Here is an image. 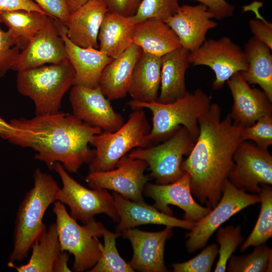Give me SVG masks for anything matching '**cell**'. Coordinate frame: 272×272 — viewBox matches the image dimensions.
I'll return each instance as SVG.
<instances>
[{
	"label": "cell",
	"instance_id": "6da1fadb",
	"mask_svg": "<svg viewBox=\"0 0 272 272\" xmlns=\"http://www.w3.org/2000/svg\"><path fill=\"white\" fill-rule=\"evenodd\" d=\"M221 108L211 103L207 112L198 119L199 133L181 169L190 177L191 193L212 210L219 201L224 183L234 162L233 155L243 141L244 127L228 114L221 118Z\"/></svg>",
	"mask_w": 272,
	"mask_h": 272
},
{
	"label": "cell",
	"instance_id": "7a4b0ae2",
	"mask_svg": "<svg viewBox=\"0 0 272 272\" xmlns=\"http://www.w3.org/2000/svg\"><path fill=\"white\" fill-rule=\"evenodd\" d=\"M10 123L16 130V135L9 140L11 143L35 150L34 158L45 163L50 170L58 162L71 173L92 161L95 151L89 144L103 131L61 111L31 119H13Z\"/></svg>",
	"mask_w": 272,
	"mask_h": 272
},
{
	"label": "cell",
	"instance_id": "3957f363",
	"mask_svg": "<svg viewBox=\"0 0 272 272\" xmlns=\"http://www.w3.org/2000/svg\"><path fill=\"white\" fill-rule=\"evenodd\" d=\"M33 179L34 186L26 193L17 212L10 261H21L28 257L33 243L46 228L44 215L56 200L60 189L53 176L40 168L35 170Z\"/></svg>",
	"mask_w": 272,
	"mask_h": 272
},
{
	"label": "cell",
	"instance_id": "277c9868",
	"mask_svg": "<svg viewBox=\"0 0 272 272\" xmlns=\"http://www.w3.org/2000/svg\"><path fill=\"white\" fill-rule=\"evenodd\" d=\"M128 104L132 110L147 108L151 111L153 125L147 138L154 145L167 139L181 126L196 140L199 133L198 119L209 110L211 98L201 90L196 89L169 103L131 100Z\"/></svg>",
	"mask_w": 272,
	"mask_h": 272
},
{
	"label": "cell",
	"instance_id": "5b68a950",
	"mask_svg": "<svg viewBox=\"0 0 272 272\" xmlns=\"http://www.w3.org/2000/svg\"><path fill=\"white\" fill-rule=\"evenodd\" d=\"M75 73L69 60L18 72L17 88L34 102L35 116L59 111L64 94L74 85Z\"/></svg>",
	"mask_w": 272,
	"mask_h": 272
},
{
	"label": "cell",
	"instance_id": "8992f818",
	"mask_svg": "<svg viewBox=\"0 0 272 272\" xmlns=\"http://www.w3.org/2000/svg\"><path fill=\"white\" fill-rule=\"evenodd\" d=\"M151 129L143 109H137L116 131H102L95 135L90 143L95 148L94 158L89 164L90 172L113 169L119 159L131 150L152 146L147 138Z\"/></svg>",
	"mask_w": 272,
	"mask_h": 272
},
{
	"label": "cell",
	"instance_id": "52a82bcc",
	"mask_svg": "<svg viewBox=\"0 0 272 272\" xmlns=\"http://www.w3.org/2000/svg\"><path fill=\"white\" fill-rule=\"evenodd\" d=\"M53 212L61 251L74 256L72 270L82 272L93 267L102 254L103 245L98 238L102 236L105 229L103 224L95 220L79 224L68 213L64 204L58 200L53 203Z\"/></svg>",
	"mask_w": 272,
	"mask_h": 272
},
{
	"label": "cell",
	"instance_id": "ba28073f",
	"mask_svg": "<svg viewBox=\"0 0 272 272\" xmlns=\"http://www.w3.org/2000/svg\"><path fill=\"white\" fill-rule=\"evenodd\" d=\"M196 140L184 126L160 144L131 150L127 155L147 162L150 171L148 176L156 184H166L179 179L184 172L181 168L183 156H188Z\"/></svg>",
	"mask_w": 272,
	"mask_h": 272
},
{
	"label": "cell",
	"instance_id": "9c48e42d",
	"mask_svg": "<svg viewBox=\"0 0 272 272\" xmlns=\"http://www.w3.org/2000/svg\"><path fill=\"white\" fill-rule=\"evenodd\" d=\"M53 170L59 176L62 184L56 199L68 206L73 219L86 224L95 220V215L105 214L113 221L119 222L113 196L107 190L84 187L73 178L59 162L54 164Z\"/></svg>",
	"mask_w": 272,
	"mask_h": 272
},
{
	"label": "cell",
	"instance_id": "30bf717a",
	"mask_svg": "<svg viewBox=\"0 0 272 272\" xmlns=\"http://www.w3.org/2000/svg\"><path fill=\"white\" fill-rule=\"evenodd\" d=\"M260 201L258 194L247 193L236 188L227 179L217 205L195 222L193 228L187 234L188 239L185 244L187 251L191 253L204 247L214 232L222 224L240 211Z\"/></svg>",
	"mask_w": 272,
	"mask_h": 272
},
{
	"label": "cell",
	"instance_id": "8fae6325",
	"mask_svg": "<svg viewBox=\"0 0 272 272\" xmlns=\"http://www.w3.org/2000/svg\"><path fill=\"white\" fill-rule=\"evenodd\" d=\"M189 61L193 65H204L212 69L216 76L212 84L215 90L221 89L235 74L248 68L244 51L227 37L205 40L200 47L190 52Z\"/></svg>",
	"mask_w": 272,
	"mask_h": 272
},
{
	"label": "cell",
	"instance_id": "7c38bea8",
	"mask_svg": "<svg viewBox=\"0 0 272 272\" xmlns=\"http://www.w3.org/2000/svg\"><path fill=\"white\" fill-rule=\"evenodd\" d=\"M148 168L146 161L131 158L126 154L113 169L89 172L85 180L91 188L113 190L129 200L145 202L143 191L150 178L144 172Z\"/></svg>",
	"mask_w": 272,
	"mask_h": 272
},
{
	"label": "cell",
	"instance_id": "4fadbf2b",
	"mask_svg": "<svg viewBox=\"0 0 272 272\" xmlns=\"http://www.w3.org/2000/svg\"><path fill=\"white\" fill-rule=\"evenodd\" d=\"M228 180L236 188L257 194L260 186L272 185V156L267 150L244 141L236 149Z\"/></svg>",
	"mask_w": 272,
	"mask_h": 272
},
{
	"label": "cell",
	"instance_id": "5bb4252c",
	"mask_svg": "<svg viewBox=\"0 0 272 272\" xmlns=\"http://www.w3.org/2000/svg\"><path fill=\"white\" fill-rule=\"evenodd\" d=\"M69 99L73 114L87 124L113 132L124 123L123 116L113 109L100 86L90 88L73 85Z\"/></svg>",
	"mask_w": 272,
	"mask_h": 272
},
{
	"label": "cell",
	"instance_id": "9a60e30c",
	"mask_svg": "<svg viewBox=\"0 0 272 272\" xmlns=\"http://www.w3.org/2000/svg\"><path fill=\"white\" fill-rule=\"evenodd\" d=\"M67 60L65 44L57 30L55 19L46 16L42 27L20 52L11 70L19 72L47 63H61Z\"/></svg>",
	"mask_w": 272,
	"mask_h": 272
},
{
	"label": "cell",
	"instance_id": "2e32d148",
	"mask_svg": "<svg viewBox=\"0 0 272 272\" xmlns=\"http://www.w3.org/2000/svg\"><path fill=\"white\" fill-rule=\"evenodd\" d=\"M143 193L153 199V206L164 214L172 216L170 205L179 207L184 212L183 219L188 221L195 223L211 211L194 199L190 189V177L186 172L172 183L158 184L147 182Z\"/></svg>",
	"mask_w": 272,
	"mask_h": 272
},
{
	"label": "cell",
	"instance_id": "e0dca14e",
	"mask_svg": "<svg viewBox=\"0 0 272 272\" xmlns=\"http://www.w3.org/2000/svg\"><path fill=\"white\" fill-rule=\"evenodd\" d=\"M172 229L173 227L166 226L162 231L150 232L133 228L120 232L132 245L133 256L128 263L134 271H168L164 262V248L166 241L173 234Z\"/></svg>",
	"mask_w": 272,
	"mask_h": 272
},
{
	"label": "cell",
	"instance_id": "ac0fdd59",
	"mask_svg": "<svg viewBox=\"0 0 272 272\" xmlns=\"http://www.w3.org/2000/svg\"><path fill=\"white\" fill-rule=\"evenodd\" d=\"M226 83L233 100L229 114L234 122L245 127L263 116H272V102L263 91L251 88L241 72L235 74Z\"/></svg>",
	"mask_w": 272,
	"mask_h": 272
},
{
	"label": "cell",
	"instance_id": "d6986e66",
	"mask_svg": "<svg viewBox=\"0 0 272 272\" xmlns=\"http://www.w3.org/2000/svg\"><path fill=\"white\" fill-rule=\"evenodd\" d=\"M213 14L204 5H184L165 22L177 36L181 47L192 52L206 40L208 31L217 25Z\"/></svg>",
	"mask_w": 272,
	"mask_h": 272
},
{
	"label": "cell",
	"instance_id": "ffe728a7",
	"mask_svg": "<svg viewBox=\"0 0 272 272\" xmlns=\"http://www.w3.org/2000/svg\"><path fill=\"white\" fill-rule=\"evenodd\" d=\"M55 21L64 41L68 60L75 71L74 85L90 88L99 87L104 67L113 58L98 49L83 48L74 44L66 36L65 25L56 19Z\"/></svg>",
	"mask_w": 272,
	"mask_h": 272
},
{
	"label": "cell",
	"instance_id": "44dd1931",
	"mask_svg": "<svg viewBox=\"0 0 272 272\" xmlns=\"http://www.w3.org/2000/svg\"><path fill=\"white\" fill-rule=\"evenodd\" d=\"M119 217L115 227L116 232L142 225L157 224L172 227H179L191 230L195 222L181 220L164 214L153 206L145 202H137L125 198L113 192L112 194Z\"/></svg>",
	"mask_w": 272,
	"mask_h": 272
},
{
	"label": "cell",
	"instance_id": "7402d4cb",
	"mask_svg": "<svg viewBox=\"0 0 272 272\" xmlns=\"http://www.w3.org/2000/svg\"><path fill=\"white\" fill-rule=\"evenodd\" d=\"M108 12L103 0H92L71 13L65 23L70 40L83 48L99 49L98 36Z\"/></svg>",
	"mask_w": 272,
	"mask_h": 272
},
{
	"label": "cell",
	"instance_id": "603a6c76",
	"mask_svg": "<svg viewBox=\"0 0 272 272\" xmlns=\"http://www.w3.org/2000/svg\"><path fill=\"white\" fill-rule=\"evenodd\" d=\"M142 52L141 47L132 43L122 54L113 58L104 67L99 86L109 101L122 99L126 96L134 67Z\"/></svg>",
	"mask_w": 272,
	"mask_h": 272
},
{
	"label": "cell",
	"instance_id": "cb8c5ba5",
	"mask_svg": "<svg viewBox=\"0 0 272 272\" xmlns=\"http://www.w3.org/2000/svg\"><path fill=\"white\" fill-rule=\"evenodd\" d=\"M189 53V50L181 47L161 57L160 93L158 102L171 103L188 92L185 73L190 63Z\"/></svg>",
	"mask_w": 272,
	"mask_h": 272
},
{
	"label": "cell",
	"instance_id": "d4e9b609",
	"mask_svg": "<svg viewBox=\"0 0 272 272\" xmlns=\"http://www.w3.org/2000/svg\"><path fill=\"white\" fill-rule=\"evenodd\" d=\"M161 65V57L142 51L134 67L128 92L132 100L158 101Z\"/></svg>",
	"mask_w": 272,
	"mask_h": 272
},
{
	"label": "cell",
	"instance_id": "484cf974",
	"mask_svg": "<svg viewBox=\"0 0 272 272\" xmlns=\"http://www.w3.org/2000/svg\"><path fill=\"white\" fill-rule=\"evenodd\" d=\"M133 42L143 51L160 57L181 47L174 31L165 22L156 18L135 24Z\"/></svg>",
	"mask_w": 272,
	"mask_h": 272
},
{
	"label": "cell",
	"instance_id": "4316f807",
	"mask_svg": "<svg viewBox=\"0 0 272 272\" xmlns=\"http://www.w3.org/2000/svg\"><path fill=\"white\" fill-rule=\"evenodd\" d=\"M134 26L128 17L108 12L98 33L99 49L112 58L117 57L133 43Z\"/></svg>",
	"mask_w": 272,
	"mask_h": 272
},
{
	"label": "cell",
	"instance_id": "83f0119b",
	"mask_svg": "<svg viewBox=\"0 0 272 272\" xmlns=\"http://www.w3.org/2000/svg\"><path fill=\"white\" fill-rule=\"evenodd\" d=\"M268 46L255 39H249L245 44L244 52L247 70L241 72L249 84H257L272 102V55Z\"/></svg>",
	"mask_w": 272,
	"mask_h": 272
},
{
	"label": "cell",
	"instance_id": "f1b7e54d",
	"mask_svg": "<svg viewBox=\"0 0 272 272\" xmlns=\"http://www.w3.org/2000/svg\"><path fill=\"white\" fill-rule=\"evenodd\" d=\"M28 262L19 266L9 261L8 266L18 272H53L54 261L61 251L56 223L49 225L37 237Z\"/></svg>",
	"mask_w": 272,
	"mask_h": 272
},
{
	"label": "cell",
	"instance_id": "f546056e",
	"mask_svg": "<svg viewBox=\"0 0 272 272\" xmlns=\"http://www.w3.org/2000/svg\"><path fill=\"white\" fill-rule=\"evenodd\" d=\"M46 15L34 11L18 10L0 12V22L16 38V46L24 49L43 26Z\"/></svg>",
	"mask_w": 272,
	"mask_h": 272
},
{
	"label": "cell",
	"instance_id": "4dcf8cb0",
	"mask_svg": "<svg viewBox=\"0 0 272 272\" xmlns=\"http://www.w3.org/2000/svg\"><path fill=\"white\" fill-rule=\"evenodd\" d=\"M258 194L261 202L259 215L252 232L241 246V252L244 251L250 246L265 243L272 237L271 185H261Z\"/></svg>",
	"mask_w": 272,
	"mask_h": 272
},
{
	"label": "cell",
	"instance_id": "1f68e13d",
	"mask_svg": "<svg viewBox=\"0 0 272 272\" xmlns=\"http://www.w3.org/2000/svg\"><path fill=\"white\" fill-rule=\"evenodd\" d=\"M250 253L231 256L226 270L228 272H271L272 249L265 243L255 246Z\"/></svg>",
	"mask_w": 272,
	"mask_h": 272
},
{
	"label": "cell",
	"instance_id": "d6a6232c",
	"mask_svg": "<svg viewBox=\"0 0 272 272\" xmlns=\"http://www.w3.org/2000/svg\"><path fill=\"white\" fill-rule=\"evenodd\" d=\"M121 234L105 229L102 236L104 245L102 254L96 264L88 272H133L131 267L119 254L116 239Z\"/></svg>",
	"mask_w": 272,
	"mask_h": 272
},
{
	"label": "cell",
	"instance_id": "836d02e7",
	"mask_svg": "<svg viewBox=\"0 0 272 272\" xmlns=\"http://www.w3.org/2000/svg\"><path fill=\"white\" fill-rule=\"evenodd\" d=\"M179 7L178 0H142L136 13L129 19L134 24L150 18L164 22L174 15Z\"/></svg>",
	"mask_w": 272,
	"mask_h": 272
},
{
	"label": "cell",
	"instance_id": "e575fe53",
	"mask_svg": "<svg viewBox=\"0 0 272 272\" xmlns=\"http://www.w3.org/2000/svg\"><path fill=\"white\" fill-rule=\"evenodd\" d=\"M240 226H228L220 228L217 233V241L220 244L219 257L215 268V272L226 270L227 262L237 247L243 242Z\"/></svg>",
	"mask_w": 272,
	"mask_h": 272
},
{
	"label": "cell",
	"instance_id": "d590c367",
	"mask_svg": "<svg viewBox=\"0 0 272 272\" xmlns=\"http://www.w3.org/2000/svg\"><path fill=\"white\" fill-rule=\"evenodd\" d=\"M219 252L218 246L213 243L192 259L172 264L174 272H210Z\"/></svg>",
	"mask_w": 272,
	"mask_h": 272
},
{
	"label": "cell",
	"instance_id": "8d00e7d4",
	"mask_svg": "<svg viewBox=\"0 0 272 272\" xmlns=\"http://www.w3.org/2000/svg\"><path fill=\"white\" fill-rule=\"evenodd\" d=\"M241 139L251 140L259 147L267 149L272 145V116H263L252 125L243 127Z\"/></svg>",
	"mask_w": 272,
	"mask_h": 272
},
{
	"label": "cell",
	"instance_id": "74e56055",
	"mask_svg": "<svg viewBox=\"0 0 272 272\" xmlns=\"http://www.w3.org/2000/svg\"><path fill=\"white\" fill-rule=\"evenodd\" d=\"M16 43L17 39L12 33L0 26V78L11 70L20 53Z\"/></svg>",
	"mask_w": 272,
	"mask_h": 272
},
{
	"label": "cell",
	"instance_id": "f35d334b",
	"mask_svg": "<svg viewBox=\"0 0 272 272\" xmlns=\"http://www.w3.org/2000/svg\"><path fill=\"white\" fill-rule=\"evenodd\" d=\"M48 16L58 20L63 24L70 15L65 0H32Z\"/></svg>",
	"mask_w": 272,
	"mask_h": 272
},
{
	"label": "cell",
	"instance_id": "ab89813d",
	"mask_svg": "<svg viewBox=\"0 0 272 272\" xmlns=\"http://www.w3.org/2000/svg\"><path fill=\"white\" fill-rule=\"evenodd\" d=\"M257 17L260 20L251 19L249 21L250 29L254 37L265 44L272 49V24L267 22L258 13L257 8L253 9Z\"/></svg>",
	"mask_w": 272,
	"mask_h": 272
},
{
	"label": "cell",
	"instance_id": "60d3db41",
	"mask_svg": "<svg viewBox=\"0 0 272 272\" xmlns=\"http://www.w3.org/2000/svg\"><path fill=\"white\" fill-rule=\"evenodd\" d=\"M108 12L131 17L137 12L142 0H103Z\"/></svg>",
	"mask_w": 272,
	"mask_h": 272
},
{
	"label": "cell",
	"instance_id": "b9f144b4",
	"mask_svg": "<svg viewBox=\"0 0 272 272\" xmlns=\"http://www.w3.org/2000/svg\"><path fill=\"white\" fill-rule=\"evenodd\" d=\"M205 6L215 18L221 20L231 17L235 10L233 5L226 0H192Z\"/></svg>",
	"mask_w": 272,
	"mask_h": 272
},
{
	"label": "cell",
	"instance_id": "7bdbcfd3",
	"mask_svg": "<svg viewBox=\"0 0 272 272\" xmlns=\"http://www.w3.org/2000/svg\"><path fill=\"white\" fill-rule=\"evenodd\" d=\"M18 10L37 11L46 15L32 0H0V12Z\"/></svg>",
	"mask_w": 272,
	"mask_h": 272
},
{
	"label": "cell",
	"instance_id": "ee69618b",
	"mask_svg": "<svg viewBox=\"0 0 272 272\" xmlns=\"http://www.w3.org/2000/svg\"><path fill=\"white\" fill-rule=\"evenodd\" d=\"M69 260V252L66 251H61L54 261L52 267L53 272L72 271V270L68 267Z\"/></svg>",
	"mask_w": 272,
	"mask_h": 272
},
{
	"label": "cell",
	"instance_id": "f6af8a7d",
	"mask_svg": "<svg viewBox=\"0 0 272 272\" xmlns=\"http://www.w3.org/2000/svg\"><path fill=\"white\" fill-rule=\"evenodd\" d=\"M16 134L15 128L0 117V138L9 141Z\"/></svg>",
	"mask_w": 272,
	"mask_h": 272
},
{
	"label": "cell",
	"instance_id": "bcb514c9",
	"mask_svg": "<svg viewBox=\"0 0 272 272\" xmlns=\"http://www.w3.org/2000/svg\"><path fill=\"white\" fill-rule=\"evenodd\" d=\"M70 14L92 0H65Z\"/></svg>",
	"mask_w": 272,
	"mask_h": 272
}]
</instances>
